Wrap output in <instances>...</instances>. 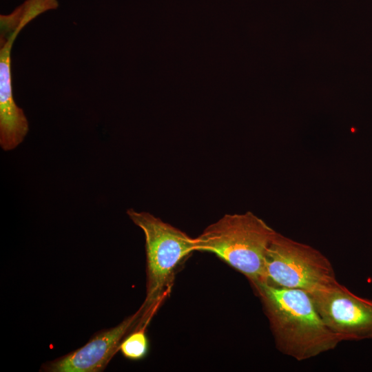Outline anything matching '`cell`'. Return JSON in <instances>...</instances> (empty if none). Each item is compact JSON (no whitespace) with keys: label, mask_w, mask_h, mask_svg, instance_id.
Returning <instances> with one entry per match:
<instances>
[{"label":"cell","mask_w":372,"mask_h":372,"mask_svg":"<svg viewBox=\"0 0 372 372\" xmlns=\"http://www.w3.org/2000/svg\"><path fill=\"white\" fill-rule=\"evenodd\" d=\"M309 293L322 321L340 342L372 338V300L338 282Z\"/></svg>","instance_id":"6"},{"label":"cell","mask_w":372,"mask_h":372,"mask_svg":"<svg viewBox=\"0 0 372 372\" xmlns=\"http://www.w3.org/2000/svg\"><path fill=\"white\" fill-rule=\"evenodd\" d=\"M36 15L20 6L0 16V145L5 151L17 147L29 130L27 118L14 101L11 77V50L20 31Z\"/></svg>","instance_id":"5"},{"label":"cell","mask_w":372,"mask_h":372,"mask_svg":"<svg viewBox=\"0 0 372 372\" xmlns=\"http://www.w3.org/2000/svg\"><path fill=\"white\" fill-rule=\"evenodd\" d=\"M141 309L116 326L98 331L81 347L41 366L45 372H101L119 350L121 343L139 322Z\"/></svg>","instance_id":"7"},{"label":"cell","mask_w":372,"mask_h":372,"mask_svg":"<svg viewBox=\"0 0 372 372\" xmlns=\"http://www.w3.org/2000/svg\"><path fill=\"white\" fill-rule=\"evenodd\" d=\"M266 281L309 293L338 281L329 260L314 247L276 231L265 257Z\"/></svg>","instance_id":"4"},{"label":"cell","mask_w":372,"mask_h":372,"mask_svg":"<svg viewBox=\"0 0 372 372\" xmlns=\"http://www.w3.org/2000/svg\"><path fill=\"white\" fill-rule=\"evenodd\" d=\"M127 214L143 232L146 255V296L135 329L147 327L171 293L177 267L196 251L195 240L147 211L129 209Z\"/></svg>","instance_id":"2"},{"label":"cell","mask_w":372,"mask_h":372,"mask_svg":"<svg viewBox=\"0 0 372 372\" xmlns=\"http://www.w3.org/2000/svg\"><path fill=\"white\" fill-rule=\"evenodd\" d=\"M276 233L251 211L227 214L194 238L195 249L214 254L254 285L266 281L265 257Z\"/></svg>","instance_id":"3"},{"label":"cell","mask_w":372,"mask_h":372,"mask_svg":"<svg viewBox=\"0 0 372 372\" xmlns=\"http://www.w3.org/2000/svg\"><path fill=\"white\" fill-rule=\"evenodd\" d=\"M149 349L146 329H134L123 340L119 350L127 359L138 360L144 358Z\"/></svg>","instance_id":"8"},{"label":"cell","mask_w":372,"mask_h":372,"mask_svg":"<svg viewBox=\"0 0 372 372\" xmlns=\"http://www.w3.org/2000/svg\"><path fill=\"white\" fill-rule=\"evenodd\" d=\"M263 304L277 349L302 361L334 349L340 341L327 327L310 294L267 281L252 285Z\"/></svg>","instance_id":"1"}]
</instances>
